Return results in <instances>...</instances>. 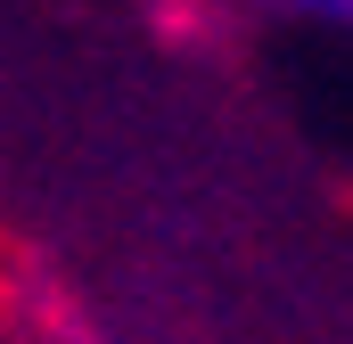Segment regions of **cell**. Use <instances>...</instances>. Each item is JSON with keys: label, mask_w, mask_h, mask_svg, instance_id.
<instances>
[{"label": "cell", "mask_w": 353, "mask_h": 344, "mask_svg": "<svg viewBox=\"0 0 353 344\" xmlns=\"http://www.w3.org/2000/svg\"><path fill=\"white\" fill-rule=\"evenodd\" d=\"M271 8H296V17H337V25H345L353 0H271Z\"/></svg>", "instance_id": "1"}]
</instances>
